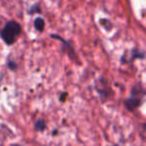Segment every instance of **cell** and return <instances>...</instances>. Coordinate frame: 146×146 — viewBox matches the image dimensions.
Masks as SVG:
<instances>
[{
	"label": "cell",
	"mask_w": 146,
	"mask_h": 146,
	"mask_svg": "<svg viewBox=\"0 0 146 146\" xmlns=\"http://www.w3.org/2000/svg\"><path fill=\"white\" fill-rule=\"evenodd\" d=\"M21 33V27L16 21H9L6 23L4 28L1 30V37L7 44H13L19 34Z\"/></svg>",
	"instance_id": "6da1fadb"
},
{
	"label": "cell",
	"mask_w": 146,
	"mask_h": 146,
	"mask_svg": "<svg viewBox=\"0 0 146 146\" xmlns=\"http://www.w3.org/2000/svg\"><path fill=\"white\" fill-rule=\"evenodd\" d=\"M34 26L38 31H42L44 29V20L42 18H36L34 20Z\"/></svg>",
	"instance_id": "7a4b0ae2"
},
{
	"label": "cell",
	"mask_w": 146,
	"mask_h": 146,
	"mask_svg": "<svg viewBox=\"0 0 146 146\" xmlns=\"http://www.w3.org/2000/svg\"><path fill=\"white\" fill-rule=\"evenodd\" d=\"M126 103H127L128 104V107H129V108H131V109H132V107H137V106H138V101H137V99H129V100H128V101L127 102H126Z\"/></svg>",
	"instance_id": "3957f363"
},
{
	"label": "cell",
	"mask_w": 146,
	"mask_h": 146,
	"mask_svg": "<svg viewBox=\"0 0 146 146\" xmlns=\"http://www.w3.org/2000/svg\"><path fill=\"white\" fill-rule=\"evenodd\" d=\"M35 128L38 129V130H44V128H45L44 121H42V120H38V121L36 122V124H35Z\"/></svg>",
	"instance_id": "277c9868"
},
{
	"label": "cell",
	"mask_w": 146,
	"mask_h": 146,
	"mask_svg": "<svg viewBox=\"0 0 146 146\" xmlns=\"http://www.w3.org/2000/svg\"><path fill=\"white\" fill-rule=\"evenodd\" d=\"M9 68H11L12 70H14L15 68H16V63L15 62H9Z\"/></svg>",
	"instance_id": "5b68a950"
},
{
	"label": "cell",
	"mask_w": 146,
	"mask_h": 146,
	"mask_svg": "<svg viewBox=\"0 0 146 146\" xmlns=\"http://www.w3.org/2000/svg\"><path fill=\"white\" fill-rule=\"evenodd\" d=\"M17 146H19V145H17Z\"/></svg>",
	"instance_id": "8992f818"
}]
</instances>
